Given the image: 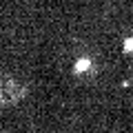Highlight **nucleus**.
Returning <instances> with one entry per match:
<instances>
[{
	"label": "nucleus",
	"instance_id": "obj_1",
	"mask_svg": "<svg viewBox=\"0 0 133 133\" xmlns=\"http://www.w3.org/2000/svg\"><path fill=\"white\" fill-rule=\"evenodd\" d=\"M89 69H91V60L89 58H78L76 60V66H73L76 73H84V71H89Z\"/></svg>",
	"mask_w": 133,
	"mask_h": 133
},
{
	"label": "nucleus",
	"instance_id": "obj_2",
	"mask_svg": "<svg viewBox=\"0 0 133 133\" xmlns=\"http://www.w3.org/2000/svg\"><path fill=\"white\" fill-rule=\"evenodd\" d=\"M122 49H124V53H131V51H133V36H131V38H127V40H124Z\"/></svg>",
	"mask_w": 133,
	"mask_h": 133
}]
</instances>
